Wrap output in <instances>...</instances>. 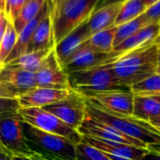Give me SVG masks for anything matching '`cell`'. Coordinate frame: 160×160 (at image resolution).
<instances>
[{
	"instance_id": "34",
	"label": "cell",
	"mask_w": 160,
	"mask_h": 160,
	"mask_svg": "<svg viewBox=\"0 0 160 160\" xmlns=\"http://www.w3.org/2000/svg\"><path fill=\"white\" fill-rule=\"evenodd\" d=\"M148 152L145 153L140 159L138 160H160V152L148 148Z\"/></svg>"
},
{
	"instance_id": "8",
	"label": "cell",
	"mask_w": 160,
	"mask_h": 160,
	"mask_svg": "<svg viewBox=\"0 0 160 160\" xmlns=\"http://www.w3.org/2000/svg\"><path fill=\"white\" fill-rule=\"evenodd\" d=\"M41 108L53 114L66 125L76 131L86 117L85 98L76 92L71 97L63 101Z\"/></svg>"
},
{
	"instance_id": "28",
	"label": "cell",
	"mask_w": 160,
	"mask_h": 160,
	"mask_svg": "<svg viewBox=\"0 0 160 160\" xmlns=\"http://www.w3.org/2000/svg\"><path fill=\"white\" fill-rule=\"evenodd\" d=\"M18 34L13 28V25L9 22L4 36L0 42V67H1L7 58V57L12 51L16 42H17Z\"/></svg>"
},
{
	"instance_id": "29",
	"label": "cell",
	"mask_w": 160,
	"mask_h": 160,
	"mask_svg": "<svg viewBox=\"0 0 160 160\" xmlns=\"http://www.w3.org/2000/svg\"><path fill=\"white\" fill-rule=\"evenodd\" d=\"M74 160H110L104 152L81 140L75 145Z\"/></svg>"
},
{
	"instance_id": "5",
	"label": "cell",
	"mask_w": 160,
	"mask_h": 160,
	"mask_svg": "<svg viewBox=\"0 0 160 160\" xmlns=\"http://www.w3.org/2000/svg\"><path fill=\"white\" fill-rule=\"evenodd\" d=\"M71 89L80 94L105 92H131L130 88L119 85L112 72L104 65L68 73Z\"/></svg>"
},
{
	"instance_id": "7",
	"label": "cell",
	"mask_w": 160,
	"mask_h": 160,
	"mask_svg": "<svg viewBox=\"0 0 160 160\" xmlns=\"http://www.w3.org/2000/svg\"><path fill=\"white\" fill-rule=\"evenodd\" d=\"M22 119L18 113L0 116V136L3 145L12 155L31 156L22 126Z\"/></svg>"
},
{
	"instance_id": "38",
	"label": "cell",
	"mask_w": 160,
	"mask_h": 160,
	"mask_svg": "<svg viewBox=\"0 0 160 160\" xmlns=\"http://www.w3.org/2000/svg\"><path fill=\"white\" fill-rule=\"evenodd\" d=\"M0 152H3L4 154H6L7 156H9V157H11L12 158V154L11 153V152L3 145V143H2V140H1V136H0Z\"/></svg>"
},
{
	"instance_id": "26",
	"label": "cell",
	"mask_w": 160,
	"mask_h": 160,
	"mask_svg": "<svg viewBox=\"0 0 160 160\" xmlns=\"http://www.w3.org/2000/svg\"><path fill=\"white\" fill-rule=\"evenodd\" d=\"M148 25H150V24L147 22V20L145 19V17L142 13L140 16L137 17L136 19L126 22L121 26H118L116 33H115L114 42H113V48L115 46H117L118 44H120L121 42H122L124 40L131 37L138 30H139L140 28H142L143 27L148 26Z\"/></svg>"
},
{
	"instance_id": "27",
	"label": "cell",
	"mask_w": 160,
	"mask_h": 160,
	"mask_svg": "<svg viewBox=\"0 0 160 160\" xmlns=\"http://www.w3.org/2000/svg\"><path fill=\"white\" fill-rule=\"evenodd\" d=\"M130 91L134 95L151 96L160 94V73H153L151 76L132 85Z\"/></svg>"
},
{
	"instance_id": "42",
	"label": "cell",
	"mask_w": 160,
	"mask_h": 160,
	"mask_svg": "<svg viewBox=\"0 0 160 160\" xmlns=\"http://www.w3.org/2000/svg\"><path fill=\"white\" fill-rule=\"evenodd\" d=\"M31 157L34 158L35 160H51V159H49V158H46V157H44V156H42V155H40V154H37V153H34L33 155H31Z\"/></svg>"
},
{
	"instance_id": "32",
	"label": "cell",
	"mask_w": 160,
	"mask_h": 160,
	"mask_svg": "<svg viewBox=\"0 0 160 160\" xmlns=\"http://www.w3.org/2000/svg\"><path fill=\"white\" fill-rule=\"evenodd\" d=\"M143 15L149 24L160 23V0L151 7L147 8Z\"/></svg>"
},
{
	"instance_id": "24",
	"label": "cell",
	"mask_w": 160,
	"mask_h": 160,
	"mask_svg": "<svg viewBox=\"0 0 160 160\" xmlns=\"http://www.w3.org/2000/svg\"><path fill=\"white\" fill-rule=\"evenodd\" d=\"M46 0H28L25 4L19 16L12 23L17 34H19L24 28L39 14Z\"/></svg>"
},
{
	"instance_id": "16",
	"label": "cell",
	"mask_w": 160,
	"mask_h": 160,
	"mask_svg": "<svg viewBox=\"0 0 160 160\" xmlns=\"http://www.w3.org/2000/svg\"><path fill=\"white\" fill-rule=\"evenodd\" d=\"M159 34L160 23L150 24L148 26L143 27L131 37L124 40L122 42L113 48V51L111 52L112 59L127 52L143 48L155 43V41L158 38Z\"/></svg>"
},
{
	"instance_id": "35",
	"label": "cell",
	"mask_w": 160,
	"mask_h": 160,
	"mask_svg": "<svg viewBox=\"0 0 160 160\" xmlns=\"http://www.w3.org/2000/svg\"><path fill=\"white\" fill-rule=\"evenodd\" d=\"M126 0H102V1L98 2L94 11L99 10V9L104 8V7H107V6H109V5H112V4H122Z\"/></svg>"
},
{
	"instance_id": "14",
	"label": "cell",
	"mask_w": 160,
	"mask_h": 160,
	"mask_svg": "<svg viewBox=\"0 0 160 160\" xmlns=\"http://www.w3.org/2000/svg\"><path fill=\"white\" fill-rule=\"evenodd\" d=\"M110 59H112L111 53L106 54L97 52L85 43L66 61L62 68L68 74L73 72L98 67L100 65L106 64Z\"/></svg>"
},
{
	"instance_id": "37",
	"label": "cell",
	"mask_w": 160,
	"mask_h": 160,
	"mask_svg": "<svg viewBox=\"0 0 160 160\" xmlns=\"http://www.w3.org/2000/svg\"><path fill=\"white\" fill-rule=\"evenodd\" d=\"M148 123L150 125H152V127H154L156 130L160 131V115L157 116V117H153V118L150 119Z\"/></svg>"
},
{
	"instance_id": "25",
	"label": "cell",
	"mask_w": 160,
	"mask_h": 160,
	"mask_svg": "<svg viewBox=\"0 0 160 160\" xmlns=\"http://www.w3.org/2000/svg\"><path fill=\"white\" fill-rule=\"evenodd\" d=\"M146 7L140 0H126L122 3V8L119 12V14L115 20L114 26L118 27L126 22L136 19L140 16L145 11Z\"/></svg>"
},
{
	"instance_id": "22",
	"label": "cell",
	"mask_w": 160,
	"mask_h": 160,
	"mask_svg": "<svg viewBox=\"0 0 160 160\" xmlns=\"http://www.w3.org/2000/svg\"><path fill=\"white\" fill-rule=\"evenodd\" d=\"M160 115V102L151 96L134 95L132 117L148 122L150 119Z\"/></svg>"
},
{
	"instance_id": "36",
	"label": "cell",
	"mask_w": 160,
	"mask_h": 160,
	"mask_svg": "<svg viewBox=\"0 0 160 160\" xmlns=\"http://www.w3.org/2000/svg\"><path fill=\"white\" fill-rule=\"evenodd\" d=\"M8 23H9V20L7 19L6 15L4 14L1 18H0V42H1L3 36H4V33L6 31Z\"/></svg>"
},
{
	"instance_id": "21",
	"label": "cell",
	"mask_w": 160,
	"mask_h": 160,
	"mask_svg": "<svg viewBox=\"0 0 160 160\" xmlns=\"http://www.w3.org/2000/svg\"><path fill=\"white\" fill-rule=\"evenodd\" d=\"M54 48L51 49H44L40 50L36 52L31 53H26L16 59L9 62L6 65H3L2 67L9 68V69H17V70H23L27 72H30L35 73L42 66L43 60L46 58V57L50 54V52Z\"/></svg>"
},
{
	"instance_id": "47",
	"label": "cell",
	"mask_w": 160,
	"mask_h": 160,
	"mask_svg": "<svg viewBox=\"0 0 160 160\" xmlns=\"http://www.w3.org/2000/svg\"><path fill=\"white\" fill-rule=\"evenodd\" d=\"M156 72L160 73V61L157 62V68H156Z\"/></svg>"
},
{
	"instance_id": "45",
	"label": "cell",
	"mask_w": 160,
	"mask_h": 160,
	"mask_svg": "<svg viewBox=\"0 0 160 160\" xmlns=\"http://www.w3.org/2000/svg\"><path fill=\"white\" fill-rule=\"evenodd\" d=\"M151 97H152V98L155 99L156 101L160 102V94H157V95H151Z\"/></svg>"
},
{
	"instance_id": "11",
	"label": "cell",
	"mask_w": 160,
	"mask_h": 160,
	"mask_svg": "<svg viewBox=\"0 0 160 160\" xmlns=\"http://www.w3.org/2000/svg\"><path fill=\"white\" fill-rule=\"evenodd\" d=\"M77 132L82 137H90L93 138H99L108 141L119 142L126 145H131L138 148L148 149V146L144 143L124 136L123 134L118 132L114 128L110 127L108 124H105L86 114L85 119L83 120L81 125L77 129Z\"/></svg>"
},
{
	"instance_id": "49",
	"label": "cell",
	"mask_w": 160,
	"mask_h": 160,
	"mask_svg": "<svg viewBox=\"0 0 160 160\" xmlns=\"http://www.w3.org/2000/svg\"><path fill=\"white\" fill-rule=\"evenodd\" d=\"M4 14H5V13H4L3 12H1V11H0V18H1V17H2V16L4 15Z\"/></svg>"
},
{
	"instance_id": "48",
	"label": "cell",
	"mask_w": 160,
	"mask_h": 160,
	"mask_svg": "<svg viewBox=\"0 0 160 160\" xmlns=\"http://www.w3.org/2000/svg\"><path fill=\"white\" fill-rule=\"evenodd\" d=\"M158 61H160V47H158Z\"/></svg>"
},
{
	"instance_id": "44",
	"label": "cell",
	"mask_w": 160,
	"mask_h": 160,
	"mask_svg": "<svg viewBox=\"0 0 160 160\" xmlns=\"http://www.w3.org/2000/svg\"><path fill=\"white\" fill-rule=\"evenodd\" d=\"M0 160H11V157L7 156L6 154H4L3 152H0Z\"/></svg>"
},
{
	"instance_id": "1",
	"label": "cell",
	"mask_w": 160,
	"mask_h": 160,
	"mask_svg": "<svg viewBox=\"0 0 160 160\" xmlns=\"http://www.w3.org/2000/svg\"><path fill=\"white\" fill-rule=\"evenodd\" d=\"M157 62L158 46L153 43L122 54L103 65L112 72L119 85L130 88L155 73Z\"/></svg>"
},
{
	"instance_id": "10",
	"label": "cell",
	"mask_w": 160,
	"mask_h": 160,
	"mask_svg": "<svg viewBox=\"0 0 160 160\" xmlns=\"http://www.w3.org/2000/svg\"><path fill=\"white\" fill-rule=\"evenodd\" d=\"M36 87L67 90L71 89L69 77L57 59L54 49L43 60L41 68L35 72Z\"/></svg>"
},
{
	"instance_id": "17",
	"label": "cell",
	"mask_w": 160,
	"mask_h": 160,
	"mask_svg": "<svg viewBox=\"0 0 160 160\" xmlns=\"http://www.w3.org/2000/svg\"><path fill=\"white\" fill-rule=\"evenodd\" d=\"M51 12V4L49 2V0H46L45 4L43 5L42 9L41 10V12H39V14L30 22L28 23L24 29L18 34V38H17V42L12 49V51L11 52V54L7 57V58L5 59L3 65L8 64L9 62L16 59L17 58H19L20 56L24 55L27 51V48L28 46V43L31 40V37L36 29V28L38 27V25L40 24V22L47 15ZM2 65V66H3ZM1 66V67H2Z\"/></svg>"
},
{
	"instance_id": "39",
	"label": "cell",
	"mask_w": 160,
	"mask_h": 160,
	"mask_svg": "<svg viewBox=\"0 0 160 160\" xmlns=\"http://www.w3.org/2000/svg\"><path fill=\"white\" fill-rule=\"evenodd\" d=\"M11 160H35L31 156H25V155H12Z\"/></svg>"
},
{
	"instance_id": "50",
	"label": "cell",
	"mask_w": 160,
	"mask_h": 160,
	"mask_svg": "<svg viewBox=\"0 0 160 160\" xmlns=\"http://www.w3.org/2000/svg\"><path fill=\"white\" fill-rule=\"evenodd\" d=\"M99 1H102V0H99Z\"/></svg>"
},
{
	"instance_id": "2",
	"label": "cell",
	"mask_w": 160,
	"mask_h": 160,
	"mask_svg": "<svg viewBox=\"0 0 160 160\" xmlns=\"http://www.w3.org/2000/svg\"><path fill=\"white\" fill-rule=\"evenodd\" d=\"M85 98V97H84ZM86 114L105 124L109 125L126 137L135 138L147 146L160 144V131L146 122L133 117L115 115L96 108L85 98Z\"/></svg>"
},
{
	"instance_id": "33",
	"label": "cell",
	"mask_w": 160,
	"mask_h": 160,
	"mask_svg": "<svg viewBox=\"0 0 160 160\" xmlns=\"http://www.w3.org/2000/svg\"><path fill=\"white\" fill-rule=\"evenodd\" d=\"M19 93L12 89L11 87L7 86L6 84L0 82V97L4 98H18Z\"/></svg>"
},
{
	"instance_id": "43",
	"label": "cell",
	"mask_w": 160,
	"mask_h": 160,
	"mask_svg": "<svg viewBox=\"0 0 160 160\" xmlns=\"http://www.w3.org/2000/svg\"><path fill=\"white\" fill-rule=\"evenodd\" d=\"M5 5H6V0H0V11L5 12Z\"/></svg>"
},
{
	"instance_id": "3",
	"label": "cell",
	"mask_w": 160,
	"mask_h": 160,
	"mask_svg": "<svg viewBox=\"0 0 160 160\" xmlns=\"http://www.w3.org/2000/svg\"><path fill=\"white\" fill-rule=\"evenodd\" d=\"M99 0H63L51 10V22L54 46L87 21L95 10Z\"/></svg>"
},
{
	"instance_id": "6",
	"label": "cell",
	"mask_w": 160,
	"mask_h": 160,
	"mask_svg": "<svg viewBox=\"0 0 160 160\" xmlns=\"http://www.w3.org/2000/svg\"><path fill=\"white\" fill-rule=\"evenodd\" d=\"M18 114L24 122H27L44 132L63 137L74 144L82 140V136L76 130L72 129L53 114L41 108H21Z\"/></svg>"
},
{
	"instance_id": "40",
	"label": "cell",
	"mask_w": 160,
	"mask_h": 160,
	"mask_svg": "<svg viewBox=\"0 0 160 160\" xmlns=\"http://www.w3.org/2000/svg\"><path fill=\"white\" fill-rule=\"evenodd\" d=\"M49 2L51 4V10H54L63 2V0H49Z\"/></svg>"
},
{
	"instance_id": "19",
	"label": "cell",
	"mask_w": 160,
	"mask_h": 160,
	"mask_svg": "<svg viewBox=\"0 0 160 160\" xmlns=\"http://www.w3.org/2000/svg\"><path fill=\"white\" fill-rule=\"evenodd\" d=\"M122 5V4H112L92 12L87 20L88 28L92 36L97 32L114 26Z\"/></svg>"
},
{
	"instance_id": "12",
	"label": "cell",
	"mask_w": 160,
	"mask_h": 160,
	"mask_svg": "<svg viewBox=\"0 0 160 160\" xmlns=\"http://www.w3.org/2000/svg\"><path fill=\"white\" fill-rule=\"evenodd\" d=\"M75 91L72 89L57 90L48 88L35 87L18 96V102L23 108H43L51 104L63 101L72 94Z\"/></svg>"
},
{
	"instance_id": "4",
	"label": "cell",
	"mask_w": 160,
	"mask_h": 160,
	"mask_svg": "<svg viewBox=\"0 0 160 160\" xmlns=\"http://www.w3.org/2000/svg\"><path fill=\"white\" fill-rule=\"evenodd\" d=\"M28 146L33 153L51 160H74L75 145L71 140L40 130L22 122Z\"/></svg>"
},
{
	"instance_id": "15",
	"label": "cell",
	"mask_w": 160,
	"mask_h": 160,
	"mask_svg": "<svg viewBox=\"0 0 160 160\" xmlns=\"http://www.w3.org/2000/svg\"><path fill=\"white\" fill-rule=\"evenodd\" d=\"M91 37L92 34L88 28V23L85 21L54 46L55 55L61 67L75 52L86 43Z\"/></svg>"
},
{
	"instance_id": "41",
	"label": "cell",
	"mask_w": 160,
	"mask_h": 160,
	"mask_svg": "<svg viewBox=\"0 0 160 160\" xmlns=\"http://www.w3.org/2000/svg\"><path fill=\"white\" fill-rule=\"evenodd\" d=\"M140 1L144 4V6H145L146 8H149V7H151L152 5H153V4H155L156 2H158L159 0H140Z\"/></svg>"
},
{
	"instance_id": "20",
	"label": "cell",
	"mask_w": 160,
	"mask_h": 160,
	"mask_svg": "<svg viewBox=\"0 0 160 160\" xmlns=\"http://www.w3.org/2000/svg\"><path fill=\"white\" fill-rule=\"evenodd\" d=\"M50 14L51 12L47 14L36 28L31 37V40L28 43L26 53H31L40 50L54 48L52 22H51Z\"/></svg>"
},
{
	"instance_id": "30",
	"label": "cell",
	"mask_w": 160,
	"mask_h": 160,
	"mask_svg": "<svg viewBox=\"0 0 160 160\" xmlns=\"http://www.w3.org/2000/svg\"><path fill=\"white\" fill-rule=\"evenodd\" d=\"M28 1V0H6L4 13L9 22L12 24L16 20Z\"/></svg>"
},
{
	"instance_id": "18",
	"label": "cell",
	"mask_w": 160,
	"mask_h": 160,
	"mask_svg": "<svg viewBox=\"0 0 160 160\" xmlns=\"http://www.w3.org/2000/svg\"><path fill=\"white\" fill-rule=\"evenodd\" d=\"M0 82L15 90L19 95L36 87L35 73L5 67H0Z\"/></svg>"
},
{
	"instance_id": "9",
	"label": "cell",
	"mask_w": 160,
	"mask_h": 160,
	"mask_svg": "<svg viewBox=\"0 0 160 160\" xmlns=\"http://www.w3.org/2000/svg\"><path fill=\"white\" fill-rule=\"evenodd\" d=\"M81 95L105 111L123 117H132L134 94L131 92H105Z\"/></svg>"
},
{
	"instance_id": "13",
	"label": "cell",
	"mask_w": 160,
	"mask_h": 160,
	"mask_svg": "<svg viewBox=\"0 0 160 160\" xmlns=\"http://www.w3.org/2000/svg\"><path fill=\"white\" fill-rule=\"evenodd\" d=\"M82 141L100 150L110 160H138L149 151L144 148L90 137H82Z\"/></svg>"
},
{
	"instance_id": "23",
	"label": "cell",
	"mask_w": 160,
	"mask_h": 160,
	"mask_svg": "<svg viewBox=\"0 0 160 160\" xmlns=\"http://www.w3.org/2000/svg\"><path fill=\"white\" fill-rule=\"evenodd\" d=\"M116 30L117 27L113 26L100 32H97L93 34L86 42V43L97 52L109 54L113 51V42Z\"/></svg>"
},
{
	"instance_id": "46",
	"label": "cell",
	"mask_w": 160,
	"mask_h": 160,
	"mask_svg": "<svg viewBox=\"0 0 160 160\" xmlns=\"http://www.w3.org/2000/svg\"><path fill=\"white\" fill-rule=\"evenodd\" d=\"M155 44H156L158 47H160V34H159L158 38H157V39H156V41H155Z\"/></svg>"
},
{
	"instance_id": "31",
	"label": "cell",
	"mask_w": 160,
	"mask_h": 160,
	"mask_svg": "<svg viewBox=\"0 0 160 160\" xmlns=\"http://www.w3.org/2000/svg\"><path fill=\"white\" fill-rule=\"evenodd\" d=\"M21 108L17 98L0 97V116L7 114H16Z\"/></svg>"
}]
</instances>
